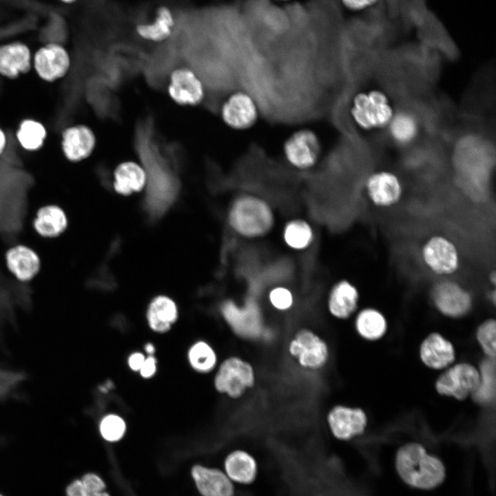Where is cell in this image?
Segmentation results:
<instances>
[{
    "label": "cell",
    "instance_id": "cell-33",
    "mask_svg": "<svg viewBox=\"0 0 496 496\" xmlns=\"http://www.w3.org/2000/svg\"><path fill=\"white\" fill-rule=\"evenodd\" d=\"M399 22L403 28H417L431 11L425 0H396Z\"/></svg>",
    "mask_w": 496,
    "mask_h": 496
},
{
    "label": "cell",
    "instance_id": "cell-31",
    "mask_svg": "<svg viewBox=\"0 0 496 496\" xmlns=\"http://www.w3.org/2000/svg\"><path fill=\"white\" fill-rule=\"evenodd\" d=\"M188 360L194 370L205 374L214 371L218 364L215 348L205 340L197 341L191 347Z\"/></svg>",
    "mask_w": 496,
    "mask_h": 496
},
{
    "label": "cell",
    "instance_id": "cell-12",
    "mask_svg": "<svg viewBox=\"0 0 496 496\" xmlns=\"http://www.w3.org/2000/svg\"><path fill=\"white\" fill-rule=\"evenodd\" d=\"M479 384V371L473 365L462 362L446 370L437 378L435 388L441 395L462 400L472 395Z\"/></svg>",
    "mask_w": 496,
    "mask_h": 496
},
{
    "label": "cell",
    "instance_id": "cell-15",
    "mask_svg": "<svg viewBox=\"0 0 496 496\" xmlns=\"http://www.w3.org/2000/svg\"><path fill=\"white\" fill-rule=\"evenodd\" d=\"M167 93L175 103L182 106L198 105L205 96L203 82L194 71L187 68H178L171 72Z\"/></svg>",
    "mask_w": 496,
    "mask_h": 496
},
{
    "label": "cell",
    "instance_id": "cell-18",
    "mask_svg": "<svg viewBox=\"0 0 496 496\" xmlns=\"http://www.w3.org/2000/svg\"><path fill=\"white\" fill-rule=\"evenodd\" d=\"M224 472L236 485L249 486L256 480L259 465L249 451L237 448L229 451L223 462Z\"/></svg>",
    "mask_w": 496,
    "mask_h": 496
},
{
    "label": "cell",
    "instance_id": "cell-11",
    "mask_svg": "<svg viewBox=\"0 0 496 496\" xmlns=\"http://www.w3.org/2000/svg\"><path fill=\"white\" fill-rule=\"evenodd\" d=\"M220 116L229 128L238 132L246 131L258 122L259 107L249 93L238 90L231 93L223 101Z\"/></svg>",
    "mask_w": 496,
    "mask_h": 496
},
{
    "label": "cell",
    "instance_id": "cell-6",
    "mask_svg": "<svg viewBox=\"0 0 496 496\" xmlns=\"http://www.w3.org/2000/svg\"><path fill=\"white\" fill-rule=\"evenodd\" d=\"M213 378L215 391L233 401L243 399L256 386L258 375L254 362L240 353H232L218 363Z\"/></svg>",
    "mask_w": 496,
    "mask_h": 496
},
{
    "label": "cell",
    "instance_id": "cell-29",
    "mask_svg": "<svg viewBox=\"0 0 496 496\" xmlns=\"http://www.w3.org/2000/svg\"><path fill=\"white\" fill-rule=\"evenodd\" d=\"M16 137L23 149L28 152H35L43 146L47 137V130L39 121L27 118L20 122Z\"/></svg>",
    "mask_w": 496,
    "mask_h": 496
},
{
    "label": "cell",
    "instance_id": "cell-38",
    "mask_svg": "<svg viewBox=\"0 0 496 496\" xmlns=\"http://www.w3.org/2000/svg\"><path fill=\"white\" fill-rule=\"evenodd\" d=\"M26 378V374L0 368V402L11 395L14 389Z\"/></svg>",
    "mask_w": 496,
    "mask_h": 496
},
{
    "label": "cell",
    "instance_id": "cell-47",
    "mask_svg": "<svg viewBox=\"0 0 496 496\" xmlns=\"http://www.w3.org/2000/svg\"><path fill=\"white\" fill-rule=\"evenodd\" d=\"M0 496H3V495H2L1 494H0Z\"/></svg>",
    "mask_w": 496,
    "mask_h": 496
},
{
    "label": "cell",
    "instance_id": "cell-5",
    "mask_svg": "<svg viewBox=\"0 0 496 496\" xmlns=\"http://www.w3.org/2000/svg\"><path fill=\"white\" fill-rule=\"evenodd\" d=\"M397 110L390 94L380 87L360 90L352 97L349 112L354 125L365 132L386 130Z\"/></svg>",
    "mask_w": 496,
    "mask_h": 496
},
{
    "label": "cell",
    "instance_id": "cell-21",
    "mask_svg": "<svg viewBox=\"0 0 496 496\" xmlns=\"http://www.w3.org/2000/svg\"><path fill=\"white\" fill-rule=\"evenodd\" d=\"M6 263L10 272L21 282L32 280L39 273L41 260L38 254L31 248L17 245L6 253Z\"/></svg>",
    "mask_w": 496,
    "mask_h": 496
},
{
    "label": "cell",
    "instance_id": "cell-37",
    "mask_svg": "<svg viewBox=\"0 0 496 496\" xmlns=\"http://www.w3.org/2000/svg\"><path fill=\"white\" fill-rule=\"evenodd\" d=\"M476 336L484 353L489 358L495 357L496 322L489 318L477 328Z\"/></svg>",
    "mask_w": 496,
    "mask_h": 496
},
{
    "label": "cell",
    "instance_id": "cell-16",
    "mask_svg": "<svg viewBox=\"0 0 496 496\" xmlns=\"http://www.w3.org/2000/svg\"><path fill=\"white\" fill-rule=\"evenodd\" d=\"M71 60L66 49L58 43H48L34 54L33 66L39 77L46 82H54L65 76Z\"/></svg>",
    "mask_w": 496,
    "mask_h": 496
},
{
    "label": "cell",
    "instance_id": "cell-8",
    "mask_svg": "<svg viewBox=\"0 0 496 496\" xmlns=\"http://www.w3.org/2000/svg\"><path fill=\"white\" fill-rule=\"evenodd\" d=\"M424 265L433 274L448 277L458 271L461 265L459 249L448 237L435 234L428 237L421 248Z\"/></svg>",
    "mask_w": 496,
    "mask_h": 496
},
{
    "label": "cell",
    "instance_id": "cell-36",
    "mask_svg": "<svg viewBox=\"0 0 496 496\" xmlns=\"http://www.w3.org/2000/svg\"><path fill=\"white\" fill-rule=\"evenodd\" d=\"M126 431L123 419L115 414H109L103 417L99 424L101 436L108 442L120 440Z\"/></svg>",
    "mask_w": 496,
    "mask_h": 496
},
{
    "label": "cell",
    "instance_id": "cell-1",
    "mask_svg": "<svg viewBox=\"0 0 496 496\" xmlns=\"http://www.w3.org/2000/svg\"><path fill=\"white\" fill-rule=\"evenodd\" d=\"M227 221L232 233L245 240H258L274 230L277 215L265 197L251 192L237 194L229 203Z\"/></svg>",
    "mask_w": 496,
    "mask_h": 496
},
{
    "label": "cell",
    "instance_id": "cell-7",
    "mask_svg": "<svg viewBox=\"0 0 496 496\" xmlns=\"http://www.w3.org/2000/svg\"><path fill=\"white\" fill-rule=\"evenodd\" d=\"M282 152L287 163L298 171H307L318 163L322 144L318 134L308 127L291 133L284 141Z\"/></svg>",
    "mask_w": 496,
    "mask_h": 496
},
{
    "label": "cell",
    "instance_id": "cell-30",
    "mask_svg": "<svg viewBox=\"0 0 496 496\" xmlns=\"http://www.w3.org/2000/svg\"><path fill=\"white\" fill-rule=\"evenodd\" d=\"M174 23L170 10L166 6H161L158 9L156 18L152 23L139 24L136 29L141 38L159 42L170 36Z\"/></svg>",
    "mask_w": 496,
    "mask_h": 496
},
{
    "label": "cell",
    "instance_id": "cell-44",
    "mask_svg": "<svg viewBox=\"0 0 496 496\" xmlns=\"http://www.w3.org/2000/svg\"><path fill=\"white\" fill-rule=\"evenodd\" d=\"M495 280H496L495 272V271H493V272L490 273V281L493 285H495Z\"/></svg>",
    "mask_w": 496,
    "mask_h": 496
},
{
    "label": "cell",
    "instance_id": "cell-17",
    "mask_svg": "<svg viewBox=\"0 0 496 496\" xmlns=\"http://www.w3.org/2000/svg\"><path fill=\"white\" fill-rule=\"evenodd\" d=\"M96 144L94 132L83 124L69 126L61 134L62 152L65 158L72 163H78L90 157Z\"/></svg>",
    "mask_w": 496,
    "mask_h": 496
},
{
    "label": "cell",
    "instance_id": "cell-20",
    "mask_svg": "<svg viewBox=\"0 0 496 496\" xmlns=\"http://www.w3.org/2000/svg\"><path fill=\"white\" fill-rule=\"evenodd\" d=\"M280 236L282 243L287 249L301 253L313 246L316 240V231L307 218L293 216L283 223Z\"/></svg>",
    "mask_w": 496,
    "mask_h": 496
},
{
    "label": "cell",
    "instance_id": "cell-28",
    "mask_svg": "<svg viewBox=\"0 0 496 496\" xmlns=\"http://www.w3.org/2000/svg\"><path fill=\"white\" fill-rule=\"evenodd\" d=\"M177 318L174 302L165 296L155 298L149 305L147 320L151 329L163 333L168 331Z\"/></svg>",
    "mask_w": 496,
    "mask_h": 496
},
{
    "label": "cell",
    "instance_id": "cell-43",
    "mask_svg": "<svg viewBox=\"0 0 496 496\" xmlns=\"http://www.w3.org/2000/svg\"><path fill=\"white\" fill-rule=\"evenodd\" d=\"M145 351L149 354V355H152V354L155 352L154 346L151 343H147L145 345Z\"/></svg>",
    "mask_w": 496,
    "mask_h": 496
},
{
    "label": "cell",
    "instance_id": "cell-35",
    "mask_svg": "<svg viewBox=\"0 0 496 496\" xmlns=\"http://www.w3.org/2000/svg\"><path fill=\"white\" fill-rule=\"evenodd\" d=\"M105 484L96 474L88 473L81 479H74L66 487V496H110Z\"/></svg>",
    "mask_w": 496,
    "mask_h": 496
},
{
    "label": "cell",
    "instance_id": "cell-23",
    "mask_svg": "<svg viewBox=\"0 0 496 496\" xmlns=\"http://www.w3.org/2000/svg\"><path fill=\"white\" fill-rule=\"evenodd\" d=\"M420 355L428 367L442 369L454 361L455 353L450 341L438 333H432L421 344Z\"/></svg>",
    "mask_w": 496,
    "mask_h": 496
},
{
    "label": "cell",
    "instance_id": "cell-40",
    "mask_svg": "<svg viewBox=\"0 0 496 496\" xmlns=\"http://www.w3.org/2000/svg\"><path fill=\"white\" fill-rule=\"evenodd\" d=\"M382 0H341L342 3L349 9L357 10L374 6Z\"/></svg>",
    "mask_w": 496,
    "mask_h": 496
},
{
    "label": "cell",
    "instance_id": "cell-2",
    "mask_svg": "<svg viewBox=\"0 0 496 496\" xmlns=\"http://www.w3.org/2000/svg\"><path fill=\"white\" fill-rule=\"evenodd\" d=\"M395 468L404 484L418 490H433L446 477V468L441 459L418 442H409L398 448Z\"/></svg>",
    "mask_w": 496,
    "mask_h": 496
},
{
    "label": "cell",
    "instance_id": "cell-32",
    "mask_svg": "<svg viewBox=\"0 0 496 496\" xmlns=\"http://www.w3.org/2000/svg\"><path fill=\"white\" fill-rule=\"evenodd\" d=\"M479 384L472 394L474 400L479 404H488L495 396V359L487 357L480 364Z\"/></svg>",
    "mask_w": 496,
    "mask_h": 496
},
{
    "label": "cell",
    "instance_id": "cell-3",
    "mask_svg": "<svg viewBox=\"0 0 496 496\" xmlns=\"http://www.w3.org/2000/svg\"><path fill=\"white\" fill-rule=\"evenodd\" d=\"M220 312L238 339L264 344L274 341L276 331L267 324L264 309L255 297L247 296L240 301L226 299L220 304Z\"/></svg>",
    "mask_w": 496,
    "mask_h": 496
},
{
    "label": "cell",
    "instance_id": "cell-14",
    "mask_svg": "<svg viewBox=\"0 0 496 496\" xmlns=\"http://www.w3.org/2000/svg\"><path fill=\"white\" fill-rule=\"evenodd\" d=\"M360 293L358 287L347 278L334 282L328 289L324 309L335 320H349L358 311Z\"/></svg>",
    "mask_w": 496,
    "mask_h": 496
},
{
    "label": "cell",
    "instance_id": "cell-19",
    "mask_svg": "<svg viewBox=\"0 0 496 496\" xmlns=\"http://www.w3.org/2000/svg\"><path fill=\"white\" fill-rule=\"evenodd\" d=\"M192 475L202 496H235V484L224 471L202 465H195Z\"/></svg>",
    "mask_w": 496,
    "mask_h": 496
},
{
    "label": "cell",
    "instance_id": "cell-26",
    "mask_svg": "<svg viewBox=\"0 0 496 496\" xmlns=\"http://www.w3.org/2000/svg\"><path fill=\"white\" fill-rule=\"evenodd\" d=\"M386 131L393 142L398 145H407L419 135L420 123L413 113L397 110Z\"/></svg>",
    "mask_w": 496,
    "mask_h": 496
},
{
    "label": "cell",
    "instance_id": "cell-27",
    "mask_svg": "<svg viewBox=\"0 0 496 496\" xmlns=\"http://www.w3.org/2000/svg\"><path fill=\"white\" fill-rule=\"evenodd\" d=\"M353 325L355 331L362 338L375 340L383 336L387 329V322L378 309L366 307L355 313Z\"/></svg>",
    "mask_w": 496,
    "mask_h": 496
},
{
    "label": "cell",
    "instance_id": "cell-9",
    "mask_svg": "<svg viewBox=\"0 0 496 496\" xmlns=\"http://www.w3.org/2000/svg\"><path fill=\"white\" fill-rule=\"evenodd\" d=\"M430 296L435 308L451 318H459L467 315L473 305L471 293L460 283L451 279L436 282L431 289Z\"/></svg>",
    "mask_w": 496,
    "mask_h": 496
},
{
    "label": "cell",
    "instance_id": "cell-41",
    "mask_svg": "<svg viewBox=\"0 0 496 496\" xmlns=\"http://www.w3.org/2000/svg\"><path fill=\"white\" fill-rule=\"evenodd\" d=\"M145 357L140 352L132 353L128 358V365L130 368L134 371H139L141 368Z\"/></svg>",
    "mask_w": 496,
    "mask_h": 496
},
{
    "label": "cell",
    "instance_id": "cell-25",
    "mask_svg": "<svg viewBox=\"0 0 496 496\" xmlns=\"http://www.w3.org/2000/svg\"><path fill=\"white\" fill-rule=\"evenodd\" d=\"M68 218L58 205H48L38 209L33 221L35 231L44 238H55L65 231Z\"/></svg>",
    "mask_w": 496,
    "mask_h": 496
},
{
    "label": "cell",
    "instance_id": "cell-34",
    "mask_svg": "<svg viewBox=\"0 0 496 496\" xmlns=\"http://www.w3.org/2000/svg\"><path fill=\"white\" fill-rule=\"evenodd\" d=\"M265 302L273 311L286 314L294 309L296 298L291 287L278 284L271 287L266 292Z\"/></svg>",
    "mask_w": 496,
    "mask_h": 496
},
{
    "label": "cell",
    "instance_id": "cell-13",
    "mask_svg": "<svg viewBox=\"0 0 496 496\" xmlns=\"http://www.w3.org/2000/svg\"><path fill=\"white\" fill-rule=\"evenodd\" d=\"M365 194L371 203L382 208L393 207L401 200L404 187L400 177L389 169L371 173L364 184Z\"/></svg>",
    "mask_w": 496,
    "mask_h": 496
},
{
    "label": "cell",
    "instance_id": "cell-46",
    "mask_svg": "<svg viewBox=\"0 0 496 496\" xmlns=\"http://www.w3.org/2000/svg\"><path fill=\"white\" fill-rule=\"evenodd\" d=\"M278 1H289V0H278Z\"/></svg>",
    "mask_w": 496,
    "mask_h": 496
},
{
    "label": "cell",
    "instance_id": "cell-22",
    "mask_svg": "<svg viewBox=\"0 0 496 496\" xmlns=\"http://www.w3.org/2000/svg\"><path fill=\"white\" fill-rule=\"evenodd\" d=\"M32 56L29 48L19 41L0 45V74L16 79L30 71Z\"/></svg>",
    "mask_w": 496,
    "mask_h": 496
},
{
    "label": "cell",
    "instance_id": "cell-4",
    "mask_svg": "<svg viewBox=\"0 0 496 496\" xmlns=\"http://www.w3.org/2000/svg\"><path fill=\"white\" fill-rule=\"evenodd\" d=\"M287 358L298 370L309 374H319L330 364L331 348L320 331L309 325L293 329L285 345Z\"/></svg>",
    "mask_w": 496,
    "mask_h": 496
},
{
    "label": "cell",
    "instance_id": "cell-45",
    "mask_svg": "<svg viewBox=\"0 0 496 496\" xmlns=\"http://www.w3.org/2000/svg\"><path fill=\"white\" fill-rule=\"evenodd\" d=\"M61 1H63V2H64V3H70L74 2V1H76V0H61Z\"/></svg>",
    "mask_w": 496,
    "mask_h": 496
},
{
    "label": "cell",
    "instance_id": "cell-42",
    "mask_svg": "<svg viewBox=\"0 0 496 496\" xmlns=\"http://www.w3.org/2000/svg\"><path fill=\"white\" fill-rule=\"evenodd\" d=\"M7 143V138L4 131L0 127V154L4 151Z\"/></svg>",
    "mask_w": 496,
    "mask_h": 496
},
{
    "label": "cell",
    "instance_id": "cell-39",
    "mask_svg": "<svg viewBox=\"0 0 496 496\" xmlns=\"http://www.w3.org/2000/svg\"><path fill=\"white\" fill-rule=\"evenodd\" d=\"M156 371V360L153 355L145 358V361L139 370L142 377L149 378L153 376Z\"/></svg>",
    "mask_w": 496,
    "mask_h": 496
},
{
    "label": "cell",
    "instance_id": "cell-24",
    "mask_svg": "<svg viewBox=\"0 0 496 496\" xmlns=\"http://www.w3.org/2000/svg\"><path fill=\"white\" fill-rule=\"evenodd\" d=\"M145 169L133 161L119 163L114 171V187L123 195L141 191L147 182Z\"/></svg>",
    "mask_w": 496,
    "mask_h": 496
},
{
    "label": "cell",
    "instance_id": "cell-10",
    "mask_svg": "<svg viewBox=\"0 0 496 496\" xmlns=\"http://www.w3.org/2000/svg\"><path fill=\"white\" fill-rule=\"evenodd\" d=\"M324 421L331 437L340 442H349L362 435L367 425L363 409L343 404L331 406Z\"/></svg>",
    "mask_w": 496,
    "mask_h": 496
}]
</instances>
